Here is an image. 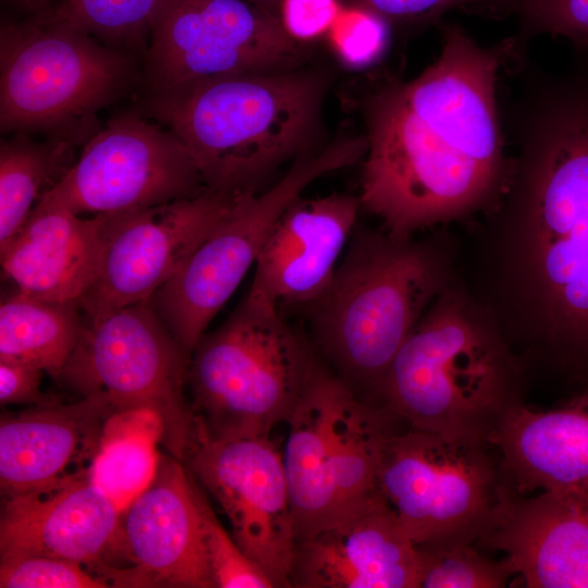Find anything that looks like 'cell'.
<instances>
[{"label":"cell","instance_id":"obj_1","mask_svg":"<svg viewBox=\"0 0 588 588\" xmlns=\"http://www.w3.org/2000/svg\"><path fill=\"white\" fill-rule=\"evenodd\" d=\"M501 56L449 26L431 66L372 100L359 198L391 237L407 240L461 216L494 189L502 167Z\"/></svg>","mask_w":588,"mask_h":588},{"label":"cell","instance_id":"obj_2","mask_svg":"<svg viewBox=\"0 0 588 588\" xmlns=\"http://www.w3.org/2000/svg\"><path fill=\"white\" fill-rule=\"evenodd\" d=\"M524 259L560 365L588 392V70L553 97L528 183Z\"/></svg>","mask_w":588,"mask_h":588},{"label":"cell","instance_id":"obj_3","mask_svg":"<svg viewBox=\"0 0 588 588\" xmlns=\"http://www.w3.org/2000/svg\"><path fill=\"white\" fill-rule=\"evenodd\" d=\"M321 95L310 74L237 73L146 90L143 113L182 140L208 188L257 192L305 144Z\"/></svg>","mask_w":588,"mask_h":588},{"label":"cell","instance_id":"obj_4","mask_svg":"<svg viewBox=\"0 0 588 588\" xmlns=\"http://www.w3.org/2000/svg\"><path fill=\"white\" fill-rule=\"evenodd\" d=\"M440 281L426 247L354 230L329 286L306 306L311 344L356 395L372 394Z\"/></svg>","mask_w":588,"mask_h":588},{"label":"cell","instance_id":"obj_5","mask_svg":"<svg viewBox=\"0 0 588 588\" xmlns=\"http://www.w3.org/2000/svg\"><path fill=\"white\" fill-rule=\"evenodd\" d=\"M375 394L411 428L488 444L517 405L503 350L450 297L427 309Z\"/></svg>","mask_w":588,"mask_h":588},{"label":"cell","instance_id":"obj_6","mask_svg":"<svg viewBox=\"0 0 588 588\" xmlns=\"http://www.w3.org/2000/svg\"><path fill=\"white\" fill-rule=\"evenodd\" d=\"M319 360L277 306L247 292L188 359L194 417L212 438L269 437L290 419Z\"/></svg>","mask_w":588,"mask_h":588},{"label":"cell","instance_id":"obj_7","mask_svg":"<svg viewBox=\"0 0 588 588\" xmlns=\"http://www.w3.org/2000/svg\"><path fill=\"white\" fill-rule=\"evenodd\" d=\"M135 59L46 13L2 23V133L39 132L84 145L101 128L98 112L135 83Z\"/></svg>","mask_w":588,"mask_h":588},{"label":"cell","instance_id":"obj_8","mask_svg":"<svg viewBox=\"0 0 588 588\" xmlns=\"http://www.w3.org/2000/svg\"><path fill=\"white\" fill-rule=\"evenodd\" d=\"M396 418L356 395L320 359L294 412L282 462L296 543L357 511L379 491L377 474Z\"/></svg>","mask_w":588,"mask_h":588},{"label":"cell","instance_id":"obj_9","mask_svg":"<svg viewBox=\"0 0 588 588\" xmlns=\"http://www.w3.org/2000/svg\"><path fill=\"white\" fill-rule=\"evenodd\" d=\"M359 159L352 140L297 160L264 193L246 192L149 303L189 358L206 329L255 265L275 221L316 179Z\"/></svg>","mask_w":588,"mask_h":588},{"label":"cell","instance_id":"obj_10","mask_svg":"<svg viewBox=\"0 0 588 588\" xmlns=\"http://www.w3.org/2000/svg\"><path fill=\"white\" fill-rule=\"evenodd\" d=\"M188 357L149 302L85 319L58 381L113 412L150 407L164 422L162 445L183 462L194 428L185 396Z\"/></svg>","mask_w":588,"mask_h":588},{"label":"cell","instance_id":"obj_11","mask_svg":"<svg viewBox=\"0 0 588 588\" xmlns=\"http://www.w3.org/2000/svg\"><path fill=\"white\" fill-rule=\"evenodd\" d=\"M487 444L415 428L387 439L378 491L415 546L480 537L504 491Z\"/></svg>","mask_w":588,"mask_h":588},{"label":"cell","instance_id":"obj_12","mask_svg":"<svg viewBox=\"0 0 588 588\" xmlns=\"http://www.w3.org/2000/svg\"><path fill=\"white\" fill-rule=\"evenodd\" d=\"M302 57L280 20L247 0H159L144 57L147 90L237 73L282 72Z\"/></svg>","mask_w":588,"mask_h":588},{"label":"cell","instance_id":"obj_13","mask_svg":"<svg viewBox=\"0 0 588 588\" xmlns=\"http://www.w3.org/2000/svg\"><path fill=\"white\" fill-rule=\"evenodd\" d=\"M208 189L182 140L143 112L111 119L49 189L77 215H114L189 198Z\"/></svg>","mask_w":588,"mask_h":588},{"label":"cell","instance_id":"obj_14","mask_svg":"<svg viewBox=\"0 0 588 588\" xmlns=\"http://www.w3.org/2000/svg\"><path fill=\"white\" fill-rule=\"evenodd\" d=\"M184 465L219 503L232 536L275 588H290L296 544L289 486L269 437L218 439L194 417Z\"/></svg>","mask_w":588,"mask_h":588},{"label":"cell","instance_id":"obj_15","mask_svg":"<svg viewBox=\"0 0 588 588\" xmlns=\"http://www.w3.org/2000/svg\"><path fill=\"white\" fill-rule=\"evenodd\" d=\"M246 193L205 192L105 215L97 278L78 304L86 320L149 302Z\"/></svg>","mask_w":588,"mask_h":588},{"label":"cell","instance_id":"obj_16","mask_svg":"<svg viewBox=\"0 0 588 588\" xmlns=\"http://www.w3.org/2000/svg\"><path fill=\"white\" fill-rule=\"evenodd\" d=\"M198 490L182 461L161 454L152 481L122 513L111 587L215 588Z\"/></svg>","mask_w":588,"mask_h":588},{"label":"cell","instance_id":"obj_17","mask_svg":"<svg viewBox=\"0 0 588 588\" xmlns=\"http://www.w3.org/2000/svg\"><path fill=\"white\" fill-rule=\"evenodd\" d=\"M122 513L88 474L2 499L0 559H62L106 580L117 556Z\"/></svg>","mask_w":588,"mask_h":588},{"label":"cell","instance_id":"obj_18","mask_svg":"<svg viewBox=\"0 0 588 588\" xmlns=\"http://www.w3.org/2000/svg\"><path fill=\"white\" fill-rule=\"evenodd\" d=\"M296 588H418L416 547L378 492L357 511L297 542Z\"/></svg>","mask_w":588,"mask_h":588},{"label":"cell","instance_id":"obj_19","mask_svg":"<svg viewBox=\"0 0 588 588\" xmlns=\"http://www.w3.org/2000/svg\"><path fill=\"white\" fill-rule=\"evenodd\" d=\"M530 588H588V486L530 499L503 491L480 535Z\"/></svg>","mask_w":588,"mask_h":588},{"label":"cell","instance_id":"obj_20","mask_svg":"<svg viewBox=\"0 0 588 588\" xmlns=\"http://www.w3.org/2000/svg\"><path fill=\"white\" fill-rule=\"evenodd\" d=\"M360 208L348 194L298 197L271 228L248 292L278 308L311 304L329 286Z\"/></svg>","mask_w":588,"mask_h":588},{"label":"cell","instance_id":"obj_21","mask_svg":"<svg viewBox=\"0 0 588 588\" xmlns=\"http://www.w3.org/2000/svg\"><path fill=\"white\" fill-rule=\"evenodd\" d=\"M113 409L94 397L61 401L2 413L0 490L2 499L87 475L103 424Z\"/></svg>","mask_w":588,"mask_h":588},{"label":"cell","instance_id":"obj_22","mask_svg":"<svg viewBox=\"0 0 588 588\" xmlns=\"http://www.w3.org/2000/svg\"><path fill=\"white\" fill-rule=\"evenodd\" d=\"M105 215L83 218L46 192L21 230L0 247L15 289L34 297L78 302L95 282Z\"/></svg>","mask_w":588,"mask_h":588},{"label":"cell","instance_id":"obj_23","mask_svg":"<svg viewBox=\"0 0 588 588\" xmlns=\"http://www.w3.org/2000/svg\"><path fill=\"white\" fill-rule=\"evenodd\" d=\"M492 444L520 490L588 486V392L547 412L514 406Z\"/></svg>","mask_w":588,"mask_h":588},{"label":"cell","instance_id":"obj_24","mask_svg":"<svg viewBox=\"0 0 588 588\" xmlns=\"http://www.w3.org/2000/svg\"><path fill=\"white\" fill-rule=\"evenodd\" d=\"M84 322L78 302L41 299L15 289L0 305V362L39 368L58 381Z\"/></svg>","mask_w":588,"mask_h":588},{"label":"cell","instance_id":"obj_25","mask_svg":"<svg viewBox=\"0 0 588 588\" xmlns=\"http://www.w3.org/2000/svg\"><path fill=\"white\" fill-rule=\"evenodd\" d=\"M163 439L164 422L156 409L111 413L88 470L89 480L124 512L152 481Z\"/></svg>","mask_w":588,"mask_h":588},{"label":"cell","instance_id":"obj_26","mask_svg":"<svg viewBox=\"0 0 588 588\" xmlns=\"http://www.w3.org/2000/svg\"><path fill=\"white\" fill-rule=\"evenodd\" d=\"M76 145L17 132L0 146V247L27 221L40 197L74 164Z\"/></svg>","mask_w":588,"mask_h":588},{"label":"cell","instance_id":"obj_27","mask_svg":"<svg viewBox=\"0 0 588 588\" xmlns=\"http://www.w3.org/2000/svg\"><path fill=\"white\" fill-rule=\"evenodd\" d=\"M159 0H62L47 14L100 42L145 57Z\"/></svg>","mask_w":588,"mask_h":588},{"label":"cell","instance_id":"obj_28","mask_svg":"<svg viewBox=\"0 0 588 588\" xmlns=\"http://www.w3.org/2000/svg\"><path fill=\"white\" fill-rule=\"evenodd\" d=\"M421 588H498L515 574L506 559L494 562L467 541L415 546Z\"/></svg>","mask_w":588,"mask_h":588},{"label":"cell","instance_id":"obj_29","mask_svg":"<svg viewBox=\"0 0 588 588\" xmlns=\"http://www.w3.org/2000/svg\"><path fill=\"white\" fill-rule=\"evenodd\" d=\"M198 500L215 588H274L271 579L244 553L232 534L223 528L200 485Z\"/></svg>","mask_w":588,"mask_h":588},{"label":"cell","instance_id":"obj_30","mask_svg":"<svg viewBox=\"0 0 588 588\" xmlns=\"http://www.w3.org/2000/svg\"><path fill=\"white\" fill-rule=\"evenodd\" d=\"M390 23L373 10L357 3H345L328 32L339 59L348 66L373 63L384 51Z\"/></svg>","mask_w":588,"mask_h":588},{"label":"cell","instance_id":"obj_31","mask_svg":"<svg viewBox=\"0 0 588 588\" xmlns=\"http://www.w3.org/2000/svg\"><path fill=\"white\" fill-rule=\"evenodd\" d=\"M1 588H107L82 564L42 555L0 559Z\"/></svg>","mask_w":588,"mask_h":588},{"label":"cell","instance_id":"obj_32","mask_svg":"<svg viewBox=\"0 0 588 588\" xmlns=\"http://www.w3.org/2000/svg\"><path fill=\"white\" fill-rule=\"evenodd\" d=\"M513 11L534 29L565 36L588 49V0H514Z\"/></svg>","mask_w":588,"mask_h":588},{"label":"cell","instance_id":"obj_33","mask_svg":"<svg viewBox=\"0 0 588 588\" xmlns=\"http://www.w3.org/2000/svg\"><path fill=\"white\" fill-rule=\"evenodd\" d=\"M365 5L400 26L427 25L455 8L482 7L513 10L514 0H343Z\"/></svg>","mask_w":588,"mask_h":588},{"label":"cell","instance_id":"obj_34","mask_svg":"<svg viewBox=\"0 0 588 588\" xmlns=\"http://www.w3.org/2000/svg\"><path fill=\"white\" fill-rule=\"evenodd\" d=\"M345 2L343 0H281L278 17L296 41L327 35Z\"/></svg>","mask_w":588,"mask_h":588},{"label":"cell","instance_id":"obj_35","mask_svg":"<svg viewBox=\"0 0 588 588\" xmlns=\"http://www.w3.org/2000/svg\"><path fill=\"white\" fill-rule=\"evenodd\" d=\"M45 373L33 366L0 362V404L41 406L59 402L41 391Z\"/></svg>","mask_w":588,"mask_h":588},{"label":"cell","instance_id":"obj_36","mask_svg":"<svg viewBox=\"0 0 588 588\" xmlns=\"http://www.w3.org/2000/svg\"><path fill=\"white\" fill-rule=\"evenodd\" d=\"M13 3L30 13V15L47 12L52 8L51 0H11Z\"/></svg>","mask_w":588,"mask_h":588},{"label":"cell","instance_id":"obj_37","mask_svg":"<svg viewBox=\"0 0 588 588\" xmlns=\"http://www.w3.org/2000/svg\"><path fill=\"white\" fill-rule=\"evenodd\" d=\"M262 10L275 15L278 17V10L281 0H247ZM279 19V17H278Z\"/></svg>","mask_w":588,"mask_h":588}]
</instances>
